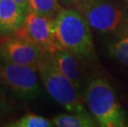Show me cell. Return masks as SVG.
<instances>
[{"label": "cell", "instance_id": "7a4b0ae2", "mask_svg": "<svg viewBox=\"0 0 128 127\" xmlns=\"http://www.w3.org/2000/svg\"><path fill=\"white\" fill-rule=\"evenodd\" d=\"M88 110L102 127H124L126 118L113 88L104 78H94L84 93Z\"/></svg>", "mask_w": 128, "mask_h": 127}, {"label": "cell", "instance_id": "2e32d148", "mask_svg": "<svg viewBox=\"0 0 128 127\" xmlns=\"http://www.w3.org/2000/svg\"><path fill=\"white\" fill-rule=\"evenodd\" d=\"M75 3L77 4H80V3H83V2H88L89 0H74Z\"/></svg>", "mask_w": 128, "mask_h": 127}, {"label": "cell", "instance_id": "8fae6325", "mask_svg": "<svg viewBox=\"0 0 128 127\" xmlns=\"http://www.w3.org/2000/svg\"><path fill=\"white\" fill-rule=\"evenodd\" d=\"M28 5L29 12L51 18H56L63 8L58 0H28Z\"/></svg>", "mask_w": 128, "mask_h": 127}, {"label": "cell", "instance_id": "8992f818", "mask_svg": "<svg viewBox=\"0 0 128 127\" xmlns=\"http://www.w3.org/2000/svg\"><path fill=\"white\" fill-rule=\"evenodd\" d=\"M54 19L29 12L26 14L25 22L15 32L14 36L31 40L43 51L53 54L60 50L55 37Z\"/></svg>", "mask_w": 128, "mask_h": 127}, {"label": "cell", "instance_id": "ac0fdd59", "mask_svg": "<svg viewBox=\"0 0 128 127\" xmlns=\"http://www.w3.org/2000/svg\"><path fill=\"white\" fill-rule=\"evenodd\" d=\"M64 2H74V0H63Z\"/></svg>", "mask_w": 128, "mask_h": 127}, {"label": "cell", "instance_id": "5bb4252c", "mask_svg": "<svg viewBox=\"0 0 128 127\" xmlns=\"http://www.w3.org/2000/svg\"><path fill=\"white\" fill-rule=\"evenodd\" d=\"M12 111V105L5 93V89L0 85V118L5 117Z\"/></svg>", "mask_w": 128, "mask_h": 127}, {"label": "cell", "instance_id": "6da1fadb", "mask_svg": "<svg viewBox=\"0 0 128 127\" xmlns=\"http://www.w3.org/2000/svg\"><path fill=\"white\" fill-rule=\"evenodd\" d=\"M55 37L60 50L87 59L94 50L91 26L80 11L63 7L54 19Z\"/></svg>", "mask_w": 128, "mask_h": 127}, {"label": "cell", "instance_id": "9c48e42d", "mask_svg": "<svg viewBox=\"0 0 128 127\" xmlns=\"http://www.w3.org/2000/svg\"><path fill=\"white\" fill-rule=\"evenodd\" d=\"M58 68L65 77L71 81L78 89L81 83V71L78 58L72 53L64 50H56L53 53Z\"/></svg>", "mask_w": 128, "mask_h": 127}, {"label": "cell", "instance_id": "7c38bea8", "mask_svg": "<svg viewBox=\"0 0 128 127\" xmlns=\"http://www.w3.org/2000/svg\"><path fill=\"white\" fill-rule=\"evenodd\" d=\"M6 126L9 127H51L54 126L52 121L42 117V116L26 113L18 120L8 123Z\"/></svg>", "mask_w": 128, "mask_h": 127}, {"label": "cell", "instance_id": "d6986e66", "mask_svg": "<svg viewBox=\"0 0 128 127\" xmlns=\"http://www.w3.org/2000/svg\"><path fill=\"white\" fill-rule=\"evenodd\" d=\"M126 1H127V2H128V0H126Z\"/></svg>", "mask_w": 128, "mask_h": 127}, {"label": "cell", "instance_id": "5b68a950", "mask_svg": "<svg viewBox=\"0 0 128 127\" xmlns=\"http://www.w3.org/2000/svg\"><path fill=\"white\" fill-rule=\"evenodd\" d=\"M37 68L10 63L0 59V85L24 100H31L40 93Z\"/></svg>", "mask_w": 128, "mask_h": 127}, {"label": "cell", "instance_id": "e0dca14e", "mask_svg": "<svg viewBox=\"0 0 128 127\" xmlns=\"http://www.w3.org/2000/svg\"><path fill=\"white\" fill-rule=\"evenodd\" d=\"M123 34H128V25H127L126 28V30H125V31H124Z\"/></svg>", "mask_w": 128, "mask_h": 127}, {"label": "cell", "instance_id": "3957f363", "mask_svg": "<svg viewBox=\"0 0 128 127\" xmlns=\"http://www.w3.org/2000/svg\"><path fill=\"white\" fill-rule=\"evenodd\" d=\"M37 72L47 93L65 110L71 113L88 112L78 89L61 73L52 53L43 52L37 64Z\"/></svg>", "mask_w": 128, "mask_h": 127}, {"label": "cell", "instance_id": "277c9868", "mask_svg": "<svg viewBox=\"0 0 128 127\" xmlns=\"http://www.w3.org/2000/svg\"><path fill=\"white\" fill-rule=\"evenodd\" d=\"M78 7L91 28L101 33L120 36L128 25V12L111 0H89Z\"/></svg>", "mask_w": 128, "mask_h": 127}, {"label": "cell", "instance_id": "4fadbf2b", "mask_svg": "<svg viewBox=\"0 0 128 127\" xmlns=\"http://www.w3.org/2000/svg\"><path fill=\"white\" fill-rule=\"evenodd\" d=\"M118 36V39L111 44L109 53L120 63L128 65V34H122Z\"/></svg>", "mask_w": 128, "mask_h": 127}, {"label": "cell", "instance_id": "9a60e30c", "mask_svg": "<svg viewBox=\"0 0 128 127\" xmlns=\"http://www.w3.org/2000/svg\"><path fill=\"white\" fill-rule=\"evenodd\" d=\"M15 2L20 6L22 10L25 12L26 14L29 12V5H28V0H13Z\"/></svg>", "mask_w": 128, "mask_h": 127}, {"label": "cell", "instance_id": "30bf717a", "mask_svg": "<svg viewBox=\"0 0 128 127\" xmlns=\"http://www.w3.org/2000/svg\"><path fill=\"white\" fill-rule=\"evenodd\" d=\"M55 126L59 127H94L96 126L95 121L86 113H72V114H60L52 118Z\"/></svg>", "mask_w": 128, "mask_h": 127}, {"label": "cell", "instance_id": "52a82bcc", "mask_svg": "<svg viewBox=\"0 0 128 127\" xmlns=\"http://www.w3.org/2000/svg\"><path fill=\"white\" fill-rule=\"evenodd\" d=\"M43 52L42 48L34 42L17 36L0 44V59L13 64L37 68Z\"/></svg>", "mask_w": 128, "mask_h": 127}, {"label": "cell", "instance_id": "ba28073f", "mask_svg": "<svg viewBox=\"0 0 128 127\" xmlns=\"http://www.w3.org/2000/svg\"><path fill=\"white\" fill-rule=\"evenodd\" d=\"M26 13L13 0H0V33L11 34L25 22Z\"/></svg>", "mask_w": 128, "mask_h": 127}]
</instances>
